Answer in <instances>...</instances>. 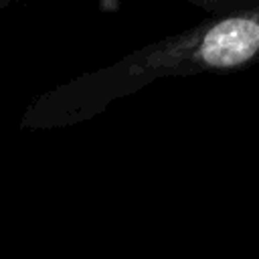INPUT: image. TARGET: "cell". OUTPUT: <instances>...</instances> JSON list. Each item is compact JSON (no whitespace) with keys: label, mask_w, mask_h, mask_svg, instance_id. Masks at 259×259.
Instances as JSON below:
<instances>
[{"label":"cell","mask_w":259,"mask_h":259,"mask_svg":"<svg viewBox=\"0 0 259 259\" xmlns=\"http://www.w3.org/2000/svg\"><path fill=\"white\" fill-rule=\"evenodd\" d=\"M259 51V24L253 18H227L212 26L200 47L202 59L210 67H235L249 61Z\"/></svg>","instance_id":"obj_1"}]
</instances>
